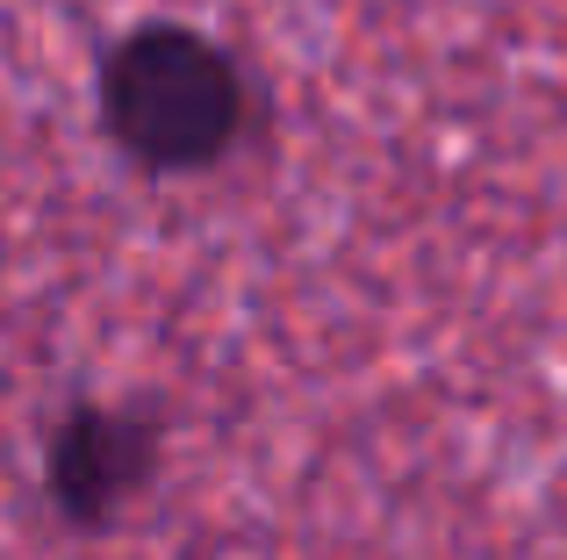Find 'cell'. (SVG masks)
Here are the masks:
<instances>
[{
	"label": "cell",
	"instance_id": "1",
	"mask_svg": "<svg viewBox=\"0 0 567 560\" xmlns=\"http://www.w3.org/2000/svg\"><path fill=\"white\" fill-rule=\"evenodd\" d=\"M101 115L144 166H208L245 123V86L194 29H144L101 72Z\"/></svg>",
	"mask_w": 567,
	"mask_h": 560
},
{
	"label": "cell",
	"instance_id": "2",
	"mask_svg": "<svg viewBox=\"0 0 567 560\" xmlns=\"http://www.w3.org/2000/svg\"><path fill=\"white\" fill-rule=\"evenodd\" d=\"M152 475V432L123 409H80L51 438V496L65 518H115Z\"/></svg>",
	"mask_w": 567,
	"mask_h": 560
}]
</instances>
